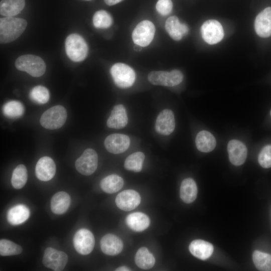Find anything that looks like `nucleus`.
Segmentation results:
<instances>
[{"instance_id":"obj_37","label":"nucleus","mask_w":271,"mask_h":271,"mask_svg":"<svg viewBox=\"0 0 271 271\" xmlns=\"http://www.w3.org/2000/svg\"><path fill=\"white\" fill-rule=\"evenodd\" d=\"M258 161L264 168L271 167V145H266L262 149L258 155Z\"/></svg>"},{"instance_id":"obj_1","label":"nucleus","mask_w":271,"mask_h":271,"mask_svg":"<svg viewBox=\"0 0 271 271\" xmlns=\"http://www.w3.org/2000/svg\"><path fill=\"white\" fill-rule=\"evenodd\" d=\"M27 21L21 18L6 17L0 19V42L2 44L12 42L24 32Z\"/></svg>"},{"instance_id":"obj_32","label":"nucleus","mask_w":271,"mask_h":271,"mask_svg":"<svg viewBox=\"0 0 271 271\" xmlns=\"http://www.w3.org/2000/svg\"><path fill=\"white\" fill-rule=\"evenodd\" d=\"M252 259L255 267L261 271H271V255L258 250L252 254Z\"/></svg>"},{"instance_id":"obj_4","label":"nucleus","mask_w":271,"mask_h":271,"mask_svg":"<svg viewBox=\"0 0 271 271\" xmlns=\"http://www.w3.org/2000/svg\"><path fill=\"white\" fill-rule=\"evenodd\" d=\"M67 118V112L61 105L53 106L42 115L40 123L44 128L48 129H56L62 127Z\"/></svg>"},{"instance_id":"obj_23","label":"nucleus","mask_w":271,"mask_h":271,"mask_svg":"<svg viewBox=\"0 0 271 271\" xmlns=\"http://www.w3.org/2000/svg\"><path fill=\"white\" fill-rule=\"evenodd\" d=\"M71 203L69 195L63 191L56 193L51 200V209L56 214H62L68 210Z\"/></svg>"},{"instance_id":"obj_30","label":"nucleus","mask_w":271,"mask_h":271,"mask_svg":"<svg viewBox=\"0 0 271 271\" xmlns=\"http://www.w3.org/2000/svg\"><path fill=\"white\" fill-rule=\"evenodd\" d=\"M145 158L144 154L141 152L133 153L126 158L124 167L127 170L139 172L142 169Z\"/></svg>"},{"instance_id":"obj_20","label":"nucleus","mask_w":271,"mask_h":271,"mask_svg":"<svg viewBox=\"0 0 271 271\" xmlns=\"http://www.w3.org/2000/svg\"><path fill=\"white\" fill-rule=\"evenodd\" d=\"M165 28L170 36L175 41L181 40L189 31L188 26L185 24L181 23L175 16H171L166 20Z\"/></svg>"},{"instance_id":"obj_5","label":"nucleus","mask_w":271,"mask_h":271,"mask_svg":"<svg viewBox=\"0 0 271 271\" xmlns=\"http://www.w3.org/2000/svg\"><path fill=\"white\" fill-rule=\"evenodd\" d=\"M110 72L115 85L120 88L131 87L136 80V73L129 66L121 63L114 64Z\"/></svg>"},{"instance_id":"obj_9","label":"nucleus","mask_w":271,"mask_h":271,"mask_svg":"<svg viewBox=\"0 0 271 271\" xmlns=\"http://www.w3.org/2000/svg\"><path fill=\"white\" fill-rule=\"evenodd\" d=\"M201 33L203 39L210 45L220 42L224 35L221 24L215 20L205 21L201 26Z\"/></svg>"},{"instance_id":"obj_12","label":"nucleus","mask_w":271,"mask_h":271,"mask_svg":"<svg viewBox=\"0 0 271 271\" xmlns=\"http://www.w3.org/2000/svg\"><path fill=\"white\" fill-rule=\"evenodd\" d=\"M104 144L109 152L118 154L127 150L130 145V139L125 134L113 133L106 138Z\"/></svg>"},{"instance_id":"obj_3","label":"nucleus","mask_w":271,"mask_h":271,"mask_svg":"<svg viewBox=\"0 0 271 271\" xmlns=\"http://www.w3.org/2000/svg\"><path fill=\"white\" fill-rule=\"evenodd\" d=\"M65 51L67 56L74 62L84 60L88 53V46L84 39L79 35H69L65 41Z\"/></svg>"},{"instance_id":"obj_40","label":"nucleus","mask_w":271,"mask_h":271,"mask_svg":"<svg viewBox=\"0 0 271 271\" xmlns=\"http://www.w3.org/2000/svg\"><path fill=\"white\" fill-rule=\"evenodd\" d=\"M130 269L126 266H121L119 267H118L115 270L116 271H126L130 270Z\"/></svg>"},{"instance_id":"obj_25","label":"nucleus","mask_w":271,"mask_h":271,"mask_svg":"<svg viewBox=\"0 0 271 271\" xmlns=\"http://www.w3.org/2000/svg\"><path fill=\"white\" fill-rule=\"evenodd\" d=\"M197 195V187L195 181L190 178L183 180L180 189L181 199L186 203H190L196 199Z\"/></svg>"},{"instance_id":"obj_31","label":"nucleus","mask_w":271,"mask_h":271,"mask_svg":"<svg viewBox=\"0 0 271 271\" xmlns=\"http://www.w3.org/2000/svg\"><path fill=\"white\" fill-rule=\"evenodd\" d=\"M28 179L27 170L22 164L18 165L14 170L11 179L13 187L17 189L22 188L26 184Z\"/></svg>"},{"instance_id":"obj_35","label":"nucleus","mask_w":271,"mask_h":271,"mask_svg":"<svg viewBox=\"0 0 271 271\" xmlns=\"http://www.w3.org/2000/svg\"><path fill=\"white\" fill-rule=\"evenodd\" d=\"M29 97L33 101L36 103L44 104L48 101L50 94L47 88L38 85L31 89L29 93Z\"/></svg>"},{"instance_id":"obj_34","label":"nucleus","mask_w":271,"mask_h":271,"mask_svg":"<svg viewBox=\"0 0 271 271\" xmlns=\"http://www.w3.org/2000/svg\"><path fill=\"white\" fill-rule=\"evenodd\" d=\"M94 26L98 29L109 28L112 23L110 14L104 10H99L95 13L93 17Z\"/></svg>"},{"instance_id":"obj_21","label":"nucleus","mask_w":271,"mask_h":271,"mask_svg":"<svg viewBox=\"0 0 271 271\" xmlns=\"http://www.w3.org/2000/svg\"><path fill=\"white\" fill-rule=\"evenodd\" d=\"M191 253L201 260H206L212 254L213 245L205 240L196 239L192 241L189 246Z\"/></svg>"},{"instance_id":"obj_38","label":"nucleus","mask_w":271,"mask_h":271,"mask_svg":"<svg viewBox=\"0 0 271 271\" xmlns=\"http://www.w3.org/2000/svg\"><path fill=\"white\" fill-rule=\"evenodd\" d=\"M156 8L161 15L167 16L172 12L173 3L171 0H158Z\"/></svg>"},{"instance_id":"obj_41","label":"nucleus","mask_w":271,"mask_h":271,"mask_svg":"<svg viewBox=\"0 0 271 271\" xmlns=\"http://www.w3.org/2000/svg\"><path fill=\"white\" fill-rule=\"evenodd\" d=\"M133 48H134V50L136 51H141L142 49V47L140 45L135 44L134 46L133 47Z\"/></svg>"},{"instance_id":"obj_8","label":"nucleus","mask_w":271,"mask_h":271,"mask_svg":"<svg viewBox=\"0 0 271 271\" xmlns=\"http://www.w3.org/2000/svg\"><path fill=\"white\" fill-rule=\"evenodd\" d=\"M97 165V154L93 149L90 148L85 150L75 164L77 171L85 176L92 174L96 171Z\"/></svg>"},{"instance_id":"obj_16","label":"nucleus","mask_w":271,"mask_h":271,"mask_svg":"<svg viewBox=\"0 0 271 271\" xmlns=\"http://www.w3.org/2000/svg\"><path fill=\"white\" fill-rule=\"evenodd\" d=\"M255 32L261 38L271 36V7H267L259 13L254 21Z\"/></svg>"},{"instance_id":"obj_39","label":"nucleus","mask_w":271,"mask_h":271,"mask_svg":"<svg viewBox=\"0 0 271 271\" xmlns=\"http://www.w3.org/2000/svg\"><path fill=\"white\" fill-rule=\"evenodd\" d=\"M104 2L108 6H113L122 0H104Z\"/></svg>"},{"instance_id":"obj_7","label":"nucleus","mask_w":271,"mask_h":271,"mask_svg":"<svg viewBox=\"0 0 271 271\" xmlns=\"http://www.w3.org/2000/svg\"><path fill=\"white\" fill-rule=\"evenodd\" d=\"M155 33V27L152 22L145 20L139 23L132 33L135 44L142 47L148 46L152 41Z\"/></svg>"},{"instance_id":"obj_36","label":"nucleus","mask_w":271,"mask_h":271,"mask_svg":"<svg viewBox=\"0 0 271 271\" xmlns=\"http://www.w3.org/2000/svg\"><path fill=\"white\" fill-rule=\"evenodd\" d=\"M22 247L11 240L2 239L0 240V254L2 256L14 255L22 252Z\"/></svg>"},{"instance_id":"obj_2","label":"nucleus","mask_w":271,"mask_h":271,"mask_svg":"<svg viewBox=\"0 0 271 271\" xmlns=\"http://www.w3.org/2000/svg\"><path fill=\"white\" fill-rule=\"evenodd\" d=\"M17 69L25 71L33 77L43 75L46 71V64L40 57L28 54L18 57L15 62Z\"/></svg>"},{"instance_id":"obj_33","label":"nucleus","mask_w":271,"mask_h":271,"mask_svg":"<svg viewBox=\"0 0 271 271\" xmlns=\"http://www.w3.org/2000/svg\"><path fill=\"white\" fill-rule=\"evenodd\" d=\"M24 107L19 101L11 100L6 103L3 107V113L11 118L21 116L24 112Z\"/></svg>"},{"instance_id":"obj_15","label":"nucleus","mask_w":271,"mask_h":271,"mask_svg":"<svg viewBox=\"0 0 271 271\" xmlns=\"http://www.w3.org/2000/svg\"><path fill=\"white\" fill-rule=\"evenodd\" d=\"M227 151L230 162L235 166L242 165L246 158L247 150L241 142L232 140L227 145Z\"/></svg>"},{"instance_id":"obj_28","label":"nucleus","mask_w":271,"mask_h":271,"mask_svg":"<svg viewBox=\"0 0 271 271\" xmlns=\"http://www.w3.org/2000/svg\"><path fill=\"white\" fill-rule=\"evenodd\" d=\"M105 193L112 194L118 191L123 186V179L117 175H110L103 178L100 184Z\"/></svg>"},{"instance_id":"obj_17","label":"nucleus","mask_w":271,"mask_h":271,"mask_svg":"<svg viewBox=\"0 0 271 271\" xmlns=\"http://www.w3.org/2000/svg\"><path fill=\"white\" fill-rule=\"evenodd\" d=\"M56 172V165L54 161L49 157L40 158L37 163L35 174L38 179L48 181L53 178Z\"/></svg>"},{"instance_id":"obj_13","label":"nucleus","mask_w":271,"mask_h":271,"mask_svg":"<svg viewBox=\"0 0 271 271\" xmlns=\"http://www.w3.org/2000/svg\"><path fill=\"white\" fill-rule=\"evenodd\" d=\"M141 202V197L133 190H125L119 193L115 198V203L121 210L128 211L136 208Z\"/></svg>"},{"instance_id":"obj_22","label":"nucleus","mask_w":271,"mask_h":271,"mask_svg":"<svg viewBox=\"0 0 271 271\" xmlns=\"http://www.w3.org/2000/svg\"><path fill=\"white\" fill-rule=\"evenodd\" d=\"M126 223L131 230L136 232H142L149 227L150 220L145 214L134 212L126 216Z\"/></svg>"},{"instance_id":"obj_24","label":"nucleus","mask_w":271,"mask_h":271,"mask_svg":"<svg viewBox=\"0 0 271 271\" xmlns=\"http://www.w3.org/2000/svg\"><path fill=\"white\" fill-rule=\"evenodd\" d=\"M195 143L197 149L204 153L212 151L216 145L215 137L211 133L206 130H202L198 133Z\"/></svg>"},{"instance_id":"obj_42","label":"nucleus","mask_w":271,"mask_h":271,"mask_svg":"<svg viewBox=\"0 0 271 271\" xmlns=\"http://www.w3.org/2000/svg\"><path fill=\"white\" fill-rule=\"evenodd\" d=\"M270 116H271V110H270Z\"/></svg>"},{"instance_id":"obj_14","label":"nucleus","mask_w":271,"mask_h":271,"mask_svg":"<svg viewBox=\"0 0 271 271\" xmlns=\"http://www.w3.org/2000/svg\"><path fill=\"white\" fill-rule=\"evenodd\" d=\"M175 128V120L173 111L168 109L163 110L159 114L155 123L156 131L162 135L172 133Z\"/></svg>"},{"instance_id":"obj_26","label":"nucleus","mask_w":271,"mask_h":271,"mask_svg":"<svg viewBox=\"0 0 271 271\" xmlns=\"http://www.w3.org/2000/svg\"><path fill=\"white\" fill-rule=\"evenodd\" d=\"M30 216L28 208L24 205H18L11 208L7 214L8 221L12 225H19L26 221Z\"/></svg>"},{"instance_id":"obj_6","label":"nucleus","mask_w":271,"mask_h":271,"mask_svg":"<svg viewBox=\"0 0 271 271\" xmlns=\"http://www.w3.org/2000/svg\"><path fill=\"white\" fill-rule=\"evenodd\" d=\"M149 81L155 85L172 87L179 84L183 79L182 73L178 70L170 72L153 71L148 75Z\"/></svg>"},{"instance_id":"obj_19","label":"nucleus","mask_w":271,"mask_h":271,"mask_svg":"<svg viewBox=\"0 0 271 271\" xmlns=\"http://www.w3.org/2000/svg\"><path fill=\"white\" fill-rule=\"evenodd\" d=\"M128 122V118L125 107L122 104L114 106L107 120L108 127L115 129H120L125 127Z\"/></svg>"},{"instance_id":"obj_11","label":"nucleus","mask_w":271,"mask_h":271,"mask_svg":"<svg viewBox=\"0 0 271 271\" xmlns=\"http://www.w3.org/2000/svg\"><path fill=\"white\" fill-rule=\"evenodd\" d=\"M73 243L77 252L82 255H87L91 253L94 248V237L89 230L80 229L75 234Z\"/></svg>"},{"instance_id":"obj_29","label":"nucleus","mask_w":271,"mask_h":271,"mask_svg":"<svg viewBox=\"0 0 271 271\" xmlns=\"http://www.w3.org/2000/svg\"><path fill=\"white\" fill-rule=\"evenodd\" d=\"M134 260L137 266L144 269L152 268L155 263L154 256L146 247H142L138 249Z\"/></svg>"},{"instance_id":"obj_10","label":"nucleus","mask_w":271,"mask_h":271,"mask_svg":"<svg viewBox=\"0 0 271 271\" xmlns=\"http://www.w3.org/2000/svg\"><path fill=\"white\" fill-rule=\"evenodd\" d=\"M68 261V256L64 252L52 247L47 248L44 251L42 262L47 267L55 271L62 270Z\"/></svg>"},{"instance_id":"obj_27","label":"nucleus","mask_w":271,"mask_h":271,"mask_svg":"<svg viewBox=\"0 0 271 271\" xmlns=\"http://www.w3.org/2000/svg\"><path fill=\"white\" fill-rule=\"evenodd\" d=\"M25 6V0H1L0 13L4 16L13 17L19 14Z\"/></svg>"},{"instance_id":"obj_43","label":"nucleus","mask_w":271,"mask_h":271,"mask_svg":"<svg viewBox=\"0 0 271 271\" xmlns=\"http://www.w3.org/2000/svg\"><path fill=\"white\" fill-rule=\"evenodd\" d=\"M84 1H91V0H84Z\"/></svg>"},{"instance_id":"obj_18","label":"nucleus","mask_w":271,"mask_h":271,"mask_svg":"<svg viewBox=\"0 0 271 271\" xmlns=\"http://www.w3.org/2000/svg\"><path fill=\"white\" fill-rule=\"evenodd\" d=\"M100 247L102 251L105 254L113 256L121 252L123 244L118 237L108 233L102 237L100 240Z\"/></svg>"}]
</instances>
